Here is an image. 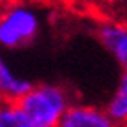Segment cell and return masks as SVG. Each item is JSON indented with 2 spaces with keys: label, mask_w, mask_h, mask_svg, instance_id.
<instances>
[{
  "label": "cell",
  "mask_w": 127,
  "mask_h": 127,
  "mask_svg": "<svg viewBox=\"0 0 127 127\" xmlns=\"http://www.w3.org/2000/svg\"><path fill=\"white\" fill-rule=\"evenodd\" d=\"M20 107L36 124L56 127L73 106L71 94L58 84H35L18 101Z\"/></svg>",
  "instance_id": "cell-1"
},
{
  "label": "cell",
  "mask_w": 127,
  "mask_h": 127,
  "mask_svg": "<svg viewBox=\"0 0 127 127\" xmlns=\"http://www.w3.org/2000/svg\"><path fill=\"white\" fill-rule=\"evenodd\" d=\"M40 15L28 5H8L0 20V50H18L36 38Z\"/></svg>",
  "instance_id": "cell-2"
},
{
  "label": "cell",
  "mask_w": 127,
  "mask_h": 127,
  "mask_svg": "<svg viewBox=\"0 0 127 127\" xmlns=\"http://www.w3.org/2000/svg\"><path fill=\"white\" fill-rule=\"evenodd\" d=\"M97 38L114 56L119 66L127 71V27L119 22H102L97 27Z\"/></svg>",
  "instance_id": "cell-3"
},
{
  "label": "cell",
  "mask_w": 127,
  "mask_h": 127,
  "mask_svg": "<svg viewBox=\"0 0 127 127\" xmlns=\"http://www.w3.org/2000/svg\"><path fill=\"white\" fill-rule=\"evenodd\" d=\"M61 122L68 127H119L106 109L89 104H73Z\"/></svg>",
  "instance_id": "cell-4"
},
{
  "label": "cell",
  "mask_w": 127,
  "mask_h": 127,
  "mask_svg": "<svg viewBox=\"0 0 127 127\" xmlns=\"http://www.w3.org/2000/svg\"><path fill=\"white\" fill-rule=\"evenodd\" d=\"M30 79L18 76L12 69V66L0 56V99L18 102L30 89H32Z\"/></svg>",
  "instance_id": "cell-5"
},
{
  "label": "cell",
  "mask_w": 127,
  "mask_h": 127,
  "mask_svg": "<svg viewBox=\"0 0 127 127\" xmlns=\"http://www.w3.org/2000/svg\"><path fill=\"white\" fill-rule=\"evenodd\" d=\"M106 112L119 127H127V71L121 76L117 88L106 106Z\"/></svg>",
  "instance_id": "cell-6"
},
{
  "label": "cell",
  "mask_w": 127,
  "mask_h": 127,
  "mask_svg": "<svg viewBox=\"0 0 127 127\" xmlns=\"http://www.w3.org/2000/svg\"><path fill=\"white\" fill-rule=\"evenodd\" d=\"M0 127H43L20 107L18 102L0 99Z\"/></svg>",
  "instance_id": "cell-7"
},
{
  "label": "cell",
  "mask_w": 127,
  "mask_h": 127,
  "mask_svg": "<svg viewBox=\"0 0 127 127\" xmlns=\"http://www.w3.org/2000/svg\"><path fill=\"white\" fill-rule=\"evenodd\" d=\"M73 2H76V3H83V5H93V3H96V0H73Z\"/></svg>",
  "instance_id": "cell-8"
},
{
  "label": "cell",
  "mask_w": 127,
  "mask_h": 127,
  "mask_svg": "<svg viewBox=\"0 0 127 127\" xmlns=\"http://www.w3.org/2000/svg\"><path fill=\"white\" fill-rule=\"evenodd\" d=\"M5 10H7V7L3 5V0H0V20H2V17H3Z\"/></svg>",
  "instance_id": "cell-9"
},
{
  "label": "cell",
  "mask_w": 127,
  "mask_h": 127,
  "mask_svg": "<svg viewBox=\"0 0 127 127\" xmlns=\"http://www.w3.org/2000/svg\"><path fill=\"white\" fill-rule=\"evenodd\" d=\"M56 127H68V126H66V124L64 122H60V124H58V126Z\"/></svg>",
  "instance_id": "cell-10"
}]
</instances>
